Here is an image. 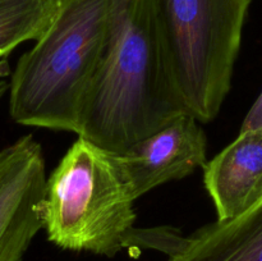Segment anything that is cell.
<instances>
[{
  "label": "cell",
  "mask_w": 262,
  "mask_h": 261,
  "mask_svg": "<svg viewBox=\"0 0 262 261\" xmlns=\"http://www.w3.org/2000/svg\"><path fill=\"white\" fill-rule=\"evenodd\" d=\"M182 113L155 0H110L107 40L82 112L78 137L124 153Z\"/></svg>",
  "instance_id": "1"
},
{
  "label": "cell",
  "mask_w": 262,
  "mask_h": 261,
  "mask_svg": "<svg viewBox=\"0 0 262 261\" xmlns=\"http://www.w3.org/2000/svg\"><path fill=\"white\" fill-rule=\"evenodd\" d=\"M110 0H60L55 17L9 82L15 123L78 135L107 40Z\"/></svg>",
  "instance_id": "2"
},
{
  "label": "cell",
  "mask_w": 262,
  "mask_h": 261,
  "mask_svg": "<svg viewBox=\"0 0 262 261\" xmlns=\"http://www.w3.org/2000/svg\"><path fill=\"white\" fill-rule=\"evenodd\" d=\"M135 201L117 154L78 137L46 178L42 229L63 250L113 257L133 243L145 246Z\"/></svg>",
  "instance_id": "3"
},
{
  "label": "cell",
  "mask_w": 262,
  "mask_h": 261,
  "mask_svg": "<svg viewBox=\"0 0 262 261\" xmlns=\"http://www.w3.org/2000/svg\"><path fill=\"white\" fill-rule=\"evenodd\" d=\"M252 0H155L171 82L187 113L212 122L232 87Z\"/></svg>",
  "instance_id": "4"
},
{
  "label": "cell",
  "mask_w": 262,
  "mask_h": 261,
  "mask_svg": "<svg viewBox=\"0 0 262 261\" xmlns=\"http://www.w3.org/2000/svg\"><path fill=\"white\" fill-rule=\"evenodd\" d=\"M45 183V158L32 135L0 148V261H22L42 229Z\"/></svg>",
  "instance_id": "5"
},
{
  "label": "cell",
  "mask_w": 262,
  "mask_h": 261,
  "mask_svg": "<svg viewBox=\"0 0 262 261\" xmlns=\"http://www.w3.org/2000/svg\"><path fill=\"white\" fill-rule=\"evenodd\" d=\"M135 199L204 168L207 138L199 120L182 113L158 130L117 154Z\"/></svg>",
  "instance_id": "6"
},
{
  "label": "cell",
  "mask_w": 262,
  "mask_h": 261,
  "mask_svg": "<svg viewBox=\"0 0 262 261\" xmlns=\"http://www.w3.org/2000/svg\"><path fill=\"white\" fill-rule=\"evenodd\" d=\"M204 184L217 220L237 217L262 199V129L238 137L204 165Z\"/></svg>",
  "instance_id": "7"
},
{
  "label": "cell",
  "mask_w": 262,
  "mask_h": 261,
  "mask_svg": "<svg viewBox=\"0 0 262 261\" xmlns=\"http://www.w3.org/2000/svg\"><path fill=\"white\" fill-rule=\"evenodd\" d=\"M168 261H262V199L239 216L181 237Z\"/></svg>",
  "instance_id": "8"
},
{
  "label": "cell",
  "mask_w": 262,
  "mask_h": 261,
  "mask_svg": "<svg viewBox=\"0 0 262 261\" xmlns=\"http://www.w3.org/2000/svg\"><path fill=\"white\" fill-rule=\"evenodd\" d=\"M60 0H0V58L25 41L37 40Z\"/></svg>",
  "instance_id": "9"
},
{
  "label": "cell",
  "mask_w": 262,
  "mask_h": 261,
  "mask_svg": "<svg viewBox=\"0 0 262 261\" xmlns=\"http://www.w3.org/2000/svg\"><path fill=\"white\" fill-rule=\"evenodd\" d=\"M253 128L262 129V91L246 115L241 129H253Z\"/></svg>",
  "instance_id": "10"
},
{
  "label": "cell",
  "mask_w": 262,
  "mask_h": 261,
  "mask_svg": "<svg viewBox=\"0 0 262 261\" xmlns=\"http://www.w3.org/2000/svg\"><path fill=\"white\" fill-rule=\"evenodd\" d=\"M8 90H9V82H7L5 79H0V101L8 92Z\"/></svg>",
  "instance_id": "11"
}]
</instances>
